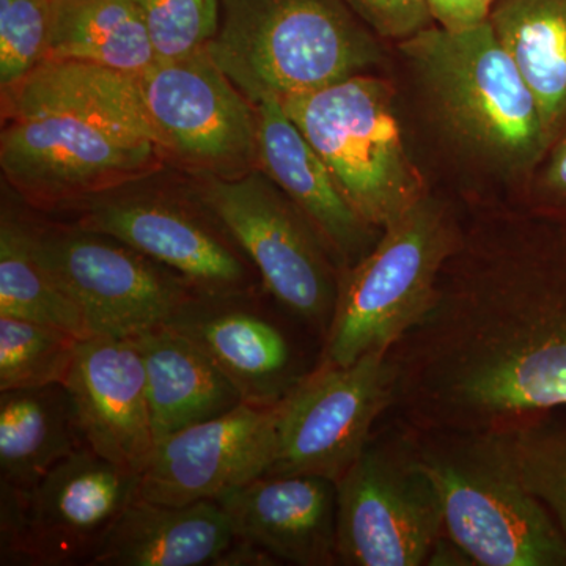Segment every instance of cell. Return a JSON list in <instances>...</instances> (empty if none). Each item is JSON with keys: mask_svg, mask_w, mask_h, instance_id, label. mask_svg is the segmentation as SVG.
<instances>
[{"mask_svg": "<svg viewBox=\"0 0 566 566\" xmlns=\"http://www.w3.org/2000/svg\"><path fill=\"white\" fill-rule=\"evenodd\" d=\"M255 106L259 169L314 223L344 273L375 248L382 230L364 221L345 199L329 167L294 125L281 99L270 96Z\"/></svg>", "mask_w": 566, "mask_h": 566, "instance_id": "obj_17", "label": "cell"}, {"mask_svg": "<svg viewBox=\"0 0 566 566\" xmlns=\"http://www.w3.org/2000/svg\"><path fill=\"white\" fill-rule=\"evenodd\" d=\"M398 50L458 151L502 178L535 177L553 145L534 92L490 20L458 32L431 25Z\"/></svg>", "mask_w": 566, "mask_h": 566, "instance_id": "obj_3", "label": "cell"}, {"mask_svg": "<svg viewBox=\"0 0 566 566\" xmlns=\"http://www.w3.org/2000/svg\"><path fill=\"white\" fill-rule=\"evenodd\" d=\"M463 237L430 193L387 226L375 248L340 274L322 363L349 365L403 340L433 307Z\"/></svg>", "mask_w": 566, "mask_h": 566, "instance_id": "obj_6", "label": "cell"}, {"mask_svg": "<svg viewBox=\"0 0 566 566\" xmlns=\"http://www.w3.org/2000/svg\"><path fill=\"white\" fill-rule=\"evenodd\" d=\"M54 0H0V88L48 61Z\"/></svg>", "mask_w": 566, "mask_h": 566, "instance_id": "obj_29", "label": "cell"}, {"mask_svg": "<svg viewBox=\"0 0 566 566\" xmlns=\"http://www.w3.org/2000/svg\"><path fill=\"white\" fill-rule=\"evenodd\" d=\"M394 96L389 82L363 73L281 99L345 199L379 230L428 193L406 151Z\"/></svg>", "mask_w": 566, "mask_h": 566, "instance_id": "obj_7", "label": "cell"}, {"mask_svg": "<svg viewBox=\"0 0 566 566\" xmlns=\"http://www.w3.org/2000/svg\"><path fill=\"white\" fill-rule=\"evenodd\" d=\"M142 99L166 158L199 178L259 169L256 106L211 57L156 61L137 74Z\"/></svg>", "mask_w": 566, "mask_h": 566, "instance_id": "obj_14", "label": "cell"}, {"mask_svg": "<svg viewBox=\"0 0 566 566\" xmlns=\"http://www.w3.org/2000/svg\"><path fill=\"white\" fill-rule=\"evenodd\" d=\"M150 35L156 61L202 51L214 39L221 0H134Z\"/></svg>", "mask_w": 566, "mask_h": 566, "instance_id": "obj_28", "label": "cell"}, {"mask_svg": "<svg viewBox=\"0 0 566 566\" xmlns=\"http://www.w3.org/2000/svg\"><path fill=\"white\" fill-rule=\"evenodd\" d=\"M390 349L356 363H322L275 406V453L264 475H318L337 482L363 455L379 416L392 408Z\"/></svg>", "mask_w": 566, "mask_h": 566, "instance_id": "obj_12", "label": "cell"}, {"mask_svg": "<svg viewBox=\"0 0 566 566\" xmlns=\"http://www.w3.org/2000/svg\"><path fill=\"white\" fill-rule=\"evenodd\" d=\"M200 180L193 191L232 234L266 292L326 335L340 271L314 223L263 170Z\"/></svg>", "mask_w": 566, "mask_h": 566, "instance_id": "obj_8", "label": "cell"}, {"mask_svg": "<svg viewBox=\"0 0 566 566\" xmlns=\"http://www.w3.org/2000/svg\"><path fill=\"white\" fill-rule=\"evenodd\" d=\"M248 300L199 294L167 324L202 349L244 403L274 408L303 376L285 335L248 308Z\"/></svg>", "mask_w": 566, "mask_h": 566, "instance_id": "obj_19", "label": "cell"}, {"mask_svg": "<svg viewBox=\"0 0 566 566\" xmlns=\"http://www.w3.org/2000/svg\"><path fill=\"white\" fill-rule=\"evenodd\" d=\"M234 536L279 562L338 565L337 485L318 475H263L218 499Z\"/></svg>", "mask_w": 566, "mask_h": 566, "instance_id": "obj_18", "label": "cell"}, {"mask_svg": "<svg viewBox=\"0 0 566 566\" xmlns=\"http://www.w3.org/2000/svg\"><path fill=\"white\" fill-rule=\"evenodd\" d=\"M48 61L93 63L137 76L156 57L134 0H54Z\"/></svg>", "mask_w": 566, "mask_h": 566, "instance_id": "obj_24", "label": "cell"}, {"mask_svg": "<svg viewBox=\"0 0 566 566\" xmlns=\"http://www.w3.org/2000/svg\"><path fill=\"white\" fill-rule=\"evenodd\" d=\"M164 159L137 76L46 61L2 91L3 178L40 210L73 208L145 180Z\"/></svg>", "mask_w": 566, "mask_h": 566, "instance_id": "obj_2", "label": "cell"}, {"mask_svg": "<svg viewBox=\"0 0 566 566\" xmlns=\"http://www.w3.org/2000/svg\"><path fill=\"white\" fill-rule=\"evenodd\" d=\"M488 20L534 92L556 144L566 133V0H495Z\"/></svg>", "mask_w": 566, "mask_h": 566, "instance_id": "obj_23", "label": "cell"}, {"mask_svg": "<svg viewBox=\"0 0 566 566\" xmlns=\"http://www.w3.org/2000/svg\"><path fill=\"white\" fill-rule=\"evenodd\" d=\"M0 316L48 324L80 338L92 335L81 308L36 255L31 219L6 203L0 218Z\"/></svg>", "mask_w": 566, "mask_h": 566, "instance_id": "obj_25", "label": "cell"}, {"mask_svg": "<svg viewBox=\"0 0 566 566\" xmlns=\"http://www.w3.org/2000/svg\"><path fill=\"white\" fill-rule=\"evenodd\" d=\"M44 266L81 308L92 335L136 337L163 326L199 293L181 275L111 234L31 221Z\"/></svg>", "mask_w": 566, "mask_h": 566, "instance_id": "obj_11", "label": "cell"}, {"mask_svg": "<svg viewBox=\"0 0 566 566\" xmlns=\"http://www.w3.org/2000/svg\"><path fill=\"white\" fill-rule=\"evenodd\" d=\"M472 2H474L476 10H479L483 17L488 18L490 17V10L495 0H472Z\"/></svg>", "mask_w": 566, "mask_h": 566, "instance_id": "obj_34", "label": "cell"}, {"mask_svg": "<svg viewBox=\"0 0 566 566\" xmlns=\"http://www.w3.org/2000/svg\"><path fill=\"white\" fill-rule=\"evenodd\" d=\"M139 480L82 447L28 490L0 488V564H91Z\"/></svg>", "mask_w": 566, "mask_h": 566, "instance_id": "obj_10", "label": "cell"}, {"mask_svg": "<svg viewBox=\"0 0 566 566\" xmlns=\"http://www.w3.org/2000/svg\"><path fill=\"white\" fill-rule=\"evenodd\" d=\"M428 7L434 25L446 31H464L488 20L472 0H428Z\"/></svg>", "mask_w": 566, "mask_h": 566, "instance_id": "obj_32", "label": "cell"}, {"mask_svg": "<svg viewBox=\"0 0 566 566\" xmlns=\"http://www.w3.org/2000/svg\"><path fill=\"white\" fill-rule=\"evenodd\" d=\"M344 2L379 40L401 43L434 25L428 0H344Z\"/></svg>", "mask_w": 566, "mask_h": 566, "instance_id": "obj_30", "label": "cell"}, {"mask_svg": "<svg viewBox=\"0 0 566 566\" xmlns=\"http://www.w3.org/2000/svg\"><path fill=\"white\" fill-rule=\"evenodd\" d=\"M279 564L281 562L262 547L253 545L248 539L234 536L232 545L223 551L214 566H270Z\"/></svg>", "mask_w": 566, "mask_h": 566, "instance_id": "obj_33", "label": "cell"}, {"mask_svg": "<svg viewBox=\"0 0 566 566\" xmlns=\"http://www.w3.org/2000/svg\"><path fill=\"white\" fill-rule=\"evenodd\" d=\"M208 52L253 104L318 91L385 59L344 0H221Z\"/></svg>", "mask_w": 566, "mask_h": 566, "instance_id": "obj_5", "label": "cell"}, {"mask_svg": "<svg viewBox=\"0 0 566 566\" xmlns=\"http://www.w3.org/2000/svg\"><path fill=\"white\" fill-rule=\"evenodd\" d=\"M85 446L142 474L156 449L147 374L132 337L82 338L65 382Z\"/></svg>", "mask_w": 566, "mask_h": 566, "instance_id": "obj_16", "label": "cell"}, {"mask_svg": "<svg viewBox=\"0 0 566 566\" xmlns=\"http://www.w3.org/2000/svg\"><path fill=\"white\" fill-rule=\"evenodd\" d=\"M82 447L65 386L0 392V488L28 490Z\"/></svg>", "mask_w": 566, "mask_h": 566, "instance_id": "obj_22", "label": "cell"}, {"mask_svg": "<svg viewBox=\"0 0 566 566\" xmlns=\"http://www.w3.org/2000/svg\"><path fill=\"white\" fill-rule=\"evenodd\" d=\"M335 485L338 565H430L444 526L411 428L371 438Z\"/></svg>", "mask_w": 566, "mask_h": 566, "instance_id": "obj_9", "label": "cell"}, {"mask_svg": "<svg viewBox=\"0 0 566 566\" xmlns=\"http://www.w3.org/2000/svg\"><path fill=\"white\" fill-rule=\"evenodd\" d=\"M532 186L536 216L566 223V133L553 145Z\"/></svg>", "mask_w": 566, "mask_h": 566, "instance_id": "obj_31", "label": "cell"}, {"mask_svg": "<svg viewBox=\"0 0 566 566\" xmlns=\"http://www.w3.org/2000/svg\"><path fill=\"white\" fill-rule=\"evenodd\" d=\"M147 374L156 444L182 428L214 419L243 398L202 349L169 324L136 335Z\"/></svg>", "mask_w": 566, "mask_h": 566, "instance_id": "obj_21", "label": "cell"}, {"mask_svg": "<svg viewBox=\"0 0 566 566\" xmlns=\"http://www.w3.org/2000/svg\"><path fill=\"white\" fill-rule=\"evenodd\" d=\"M81 340L59 327L0 316V392L63 385Z\"/></svg>", "mask_w": 566, "mask_h": 566, "instance_id": "obj_27", "label": "cell"}, {"mask_svg": "<svg viewBox=\"0 0 566 566\" xmlns=\"http://www.w3.org/2000/svg\"><path fill=\"white\" fill-rule=\"evenodd\" d=\"M411 431L444 536L471 565L566 566L565 535L524 485L497 430Z\"/></svg>", "mask_w": 566, "mask_h": 566, "instance_id": "obj_4", "label": "cell"}, {"mask_svg": "<svg viewBox=\"0 0 566 566\" xmlns=\"http://www.w3.org/2000/svg\"><path fill=\"white\" fill-rule=\"evenodd\" d=\"M417 431H486L566 408V223L464 234L427 316L390 349Z\"/></svg>", "mask_w": 566, "mask_h": 566, "instance_id": "obj_1", "label": "cell"}, {"mask_svg": "<svg viewBox=\"0 0 566 566\" xmlns=\"http://www.w3.org/2000/svg\"><path fill=\"white\" fill-rule=\"evenodd\" d=\"M275 453V406L243 403L156 444L139 497L167 505L218 501L266 474Z\"/></svg>", "mask_w": 566, "mask_h": 566, "instance_id": "obj_15", "label": "cell"}, {"mask_svg": "<svg viewBox=\"0 0 566 566\" xmlns=\"http://www.w3.org/2000/svg\"><path fill=\"white\" fill-rule=\"evenodd\" d=\"M123 186L80 205L76 223L181 275L200 296L251 297L253 266L199 193Z\"/></svg>", "mask_w": 566, "mask_h": 566, "instance_id": "obj_13", "label": "cell"}, {"mask_svg": "<svg viewBox=\"0 0 566 566\" xmlns=\"http://www.w3.org/2000/svg\"><path fill=\"white\" fill-rule=\"evenodd\" d=\"M233 539L218 501L167 505L137 495L88 566H214Z\"/></svg>", "mask_w": 566, "mask_h": 566, "instance_id": "obj_20", "label": "cell"}, {"mask_svg": "<svg viewBox=\"0 0 566 566\" xmlns=\"http://www.w3.org/2000/svg\"><path fill=\"white\" fill-rule=\"evenodd\" d=\"M524 485L545 505L566 538V408L497 428Z\"/></svg>", "mask_w": 566, "mask_h": 566, "instance_id": "obj_26", "label": "cell"}]
</instances>
